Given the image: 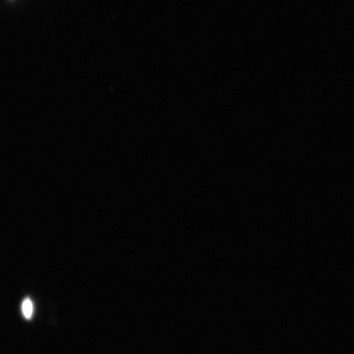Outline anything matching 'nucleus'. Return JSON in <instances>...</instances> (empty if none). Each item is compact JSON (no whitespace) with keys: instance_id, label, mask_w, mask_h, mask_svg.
I'll use <instances>...</instances> for the list:
<instances>
[{"instance_id":"1","label":"nucleus","mask_w":354,"mask_h":354,"mask_svg":"<svg viewBox=\"0 0 354 354\" xmlns=\"http://www.w3.org/2000/svg\"><path fill=\"white\" fill-rule=\"evenodd\" d=\"M21 311L26 319L30 320L33 315V304L29 298H26L21 304Z\"/></svg>"}]
</instances>
